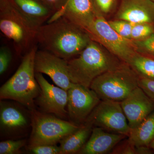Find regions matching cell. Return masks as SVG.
Returning <instances> with one entry per match:
<instances>
[{
	"label": "cell",
	"instance_id": "1",
	"mask_svg": "<svg viewBox=\"0 0 154 154\" xmlns=\"http://www.w3.org/2000/svg\"><path fill=\"white\" fill-rule=\"evenodd\" d=\"M91 40L86 31L63 17L42 25L36 35L40 50L65 60L79 54Z\"/></svg>",
	"mask_w": 154,
	"mask_h": 154
},
{
	"label": "cell",
	"instance_id": "2",
	"mask_svg": "<svg viewBox=\"0 0 154 154\" xmlns=\"http://www.w3.org/2000/svg\"><path fill=\"white\" fill-rule=\"evenodd\" d=\"M123 62L93 40L79 54L67 60L68 71L72 82L88 88L97 77L118 67Z\"/></svg>",
	"mask_w": 154,
	"mask_h": 154
},
{
	"label": "cell",
	"instance_id": "3",
	"mask_svg": "<svg viewBox=\"0 0 154 154\" xmlns=\"http://www.w3.org/2000/svg\"><path fill=\"white\" fill-rule=\"evenodd\" d=\"M37 45L24 54L17 71L0 88V99H11L33 110L34 102L40 92L36 79L34 60Z\"/></svg>",
	"mask_w": 154,
	"mask_h": 154
},
{
	"label": "cell",
	"instance_id": "4",
	"mask_svg": "<svg viewBox=\"0 0 154 154\" xmlns=\"http://www.w3.org/2000/svg\"><path fill=\"white\" fill-rule=\"evenodd\" d=\"M38 29L11 0H0V30L13 42L18 54H25L36 44Z\"/></svg>",
	"mask_w": 154,
	"mask_h": 154
},
{
	"label": "cell",
	"instance_id": "5",
	"mask_svg": "<svg viewBox=\"0 0 154 154\" xmlns=\"http://www.w3.org/2000/svg\"><path fill=\"white\" fill-rule=\"evenodd\" d=\"M139 79L132 68L123 62L118 67L97 77L90 88L101 100L121 102L139 87Z\"/></svg>",
	"mask_w": 154,
	"mask_h": 154
},
{
	"label": "cell",
	"instance_id": "6",
	"mask_svg": "<svg viewBox=\"0 0 154 154\" xmlns=\"http://www.w3.org/2000/svg\"><path fill=\"white\" fill-rule=\"evenodd\" d=\"M87 33L123 62L128 64L137 52L133 40L122 37L110 27L104 16L99 13Z\"/></svg>",
	"mask_w": 154,
	"mask_h": 154
},
{
	"label": "cell",
	"instance_id": "7",
	"mask_svg": "<svg viewBox=\"0 0 154 154\" xmlns=\"http://www.w3.org/2000/svg\"><path fill=\"white\" fill-rule=\"evenodd\" d=\"M32 131L29 148L42 145H55L79 129L81 125L38 113L33 110Z\"/></svg>",
	"mask_w": 154,
	"mask_h": 154
},
{
	"label": "cell",
	"instance_id": "8",
	"mask_svg": "<svg viewBox=\"0 0 154 154\" xmlns=\"http://www.w3.org/2000/svg\"><path fill=\"white\" fill-rule=\"evenodd\" d=\"M85 122L128 137L131 130L120 102L110 100H101Z\"/></svg>",
	"mask_w": 154,
	"mask_h": 154
},
{
	"label": "cell",
	"instance_id": "9",
	"mask_svg": "<svg viewBox=\"0 0 154 154\" xmlns=\"http://www.w3.org/2000/svg\"><path fill=\"white\" fill-rule=\"evenodd\" d=\"M67 92L68 116L72 122L82 125L101 100L91 88L79 84H74Z\"/></svg>",
	"mask_w": 154,
	"mask_h": 154
},
{
	"label": "cell",
	"instance_id": "10",
	"mask_svg": "<svg viewBox=\"0 0 154 154\" xmlns=\"http://www.w3.org/2000/svg\"><path fill=\"white\" fill-rule=\"evenodd\" d=\"M36 78L40 88L37 97L40 109L45 113L54 114L62 119L66 117L67 91L50 84L40 73H36Z\"/></svg>",
	"mask_w": 154,
	"mask_h": 154
},
{
	"label": "cell",
	"instance_id": "11",
	"mask_svg": "<svg viewBox=\"0 0 154 154\" xmlns=\"http://www.w3.org/2000/svg\"><path fill=\"white\" fill-rule=\"evenodd\" d=\"M99 13L93 0H65L47 22L63 17L87 32Z\"/></svg>",
	"mask_w": 154,
	"mask_h": 154
},
{
	"label": "cell",
	"instance_id": "12",
	"mask_svg": "<svg viewBox=\"0 0 154 154\" xmlns=\"http://www.w3.org/2000/svg\"><path fill=\"white\" fill-rule=\"evenodd\" d=\"M34 66L36 73L47 75L58 87L68 91L73 85L69 76L67 60L42 50H37Z\"/></svg>",
	"mask_w": 154,
	"mask_h": 154
},
{
	"label": "cell",
	"instance_id": "13",
	"mask_svg": "<svg viewBox=\"0 0 154 154\" xmlns=\"http://www.w3.org/2000/svg\"><path fill=\"white\" fill-rule=\"evenodd\" d=\"M120 103L131 129L139 125L154 110V101L140 87Z\"/></svg>",
	"mask_w": 154,
	"mask_h": 154
},
{
	"label": "cell",
	"instance_id": "14",
	"mask_svg": "<svg viewBox=\"0 0 154 154\" xmlns=\"http://www.w3.org/2000/svg\"><path fill=\"white\" fill-rule=\"evenodd\" d=\"M115 18L133 24H154V2L151 0H122Z\"/></svg>",
	"mask_w": 154,
	"mask_h": 154
},
{
	"label": "cell",
	"instance_id": "15",
	"mask_svg": "<svg viewBox=\"0 0 154 154\" xmlns=\"http://www.w3.org/2000/svg\"><path fill=\"white\" fill-rule=\"evenodd\" d=\"M126 137H128L125 135L108 132L101 128L94 127L90 137L78 154L108 153Z\"/></svg>",
	"mask_w": 154,
	"mask_h": 154
},
{
	"label": "cell",
	"instance_id": "16",
	"mask_svg": "<svg viewBox=\"0 0 154 154\" xmlns=\"http://www.w3.org/2000/svg\"><path fill=\"white\" fill-rule=\"evenodd\" d=\"M30 23L38 29L52 17L55 10L42 0H11Z\"/></svg>",
	"mask_w": 154,
	"mask_h": 154
},
{
	"label": "cell",
	"instance_id": "17",
	"mask_svg": "<svg viewBox=\"0 0 154 154\" xmlns=\"http://www.w3.org/2000/svg\"><path fill=\"white\" fill-rule=\"evenodd\" d=\"M94 126L85 122L74 132L60 141V154L78 153L88 141Z\"/></svg>",
	"mask_w": 154,
	"mask_h": 154
},
{
	"label": "cell",
	"instance_id": "18",
	"mask_svg": "<svg viewBox=\"0 0 154 154\" xmlns=\"http://www.w3.org/2000/svg\"><path fill=\"white\" fill-rule=\"evenodd\" d=\"M0 124L1 129L10 132L26 127L28 119L17 107L1 103Z\"/></svg>",
	"mask_w": 154,
	"mask_h": 154
},
{
	"label": "cell",
	"instance_id": "19",
	"mask_svg": "<svg viewBox=\"0 0 154 154\" xmlns=\"http://www.w3.org/2000/svg\"><path fill=\"white\" fill-rule=\"evenodd\" d=\"M128 138L135 146L150 148L154 143V110L139 125L131 130Z\"/></svg>",
	"mask_w": 154,
	"mask_h": 154
},
{
	"label": "cell",
	"instance_id": "20",
	"mask_svg": "<svg viewBox=\"0 0 154 154\" xmlns=\"http://www.w3.org/2000/svg\"><path fill=\"white\" fill-rule=\"evenodd\" d=\"M128 64L140 77L154 81V57L137 52Z\"/></svg>",
	"mask_w": 154,
	"mask_h": 154
},
{
	"label": "cell",
	"instance_id": "21",
	"mask_svg": "<svg viewBox=\"0 0 154 154\" xmlns=\"http://www.w3.org/2000/svg\"><path fill=\"white\" fill-rule=\"evenodd\" d=\"M154 33V24L148 23L134 24L131 33V39L139 41L148 38Z\"/></svg>",
	"mask_w": 154,
	"mask_h": 154
},
{
	"label": "cell",
	"instance_id": "22",
	"mask_svg": "<svg viewBox=\"0 0 154 154\" xmlns=\"http://www.w3.org/2000/svg\"><path fill=\"white\" fill-rule=\"evenodd\" d=\"M107 22L110 27L120 36L131 39V30L133 23L126 20L117 19Z\"/></svg>",
	"mask_w": 154,
	"mask_h": 154
},
{
	"label": "cell",
	"instance_id": "23",
	"mask_svg": "<svg viewBox=\"0 0 154 154\" xmlns=\"http://www.w3.org/2000/svg\"><path fill=\"white\" fill-rule=\"evenodd\" d=\"M133 41L137 52L154 57V33L143 40Z\"/></svg>",
	"mask_w": 154,
	"mask_h": 154
},
{
	"label": "cell",
	"instance_id": "24",
	"mask_svg": "<svg viewBox=\"0 0 154 154\" xmlns=\"http://www.w3.org/2000/svg\"><path fill=\"white\" fill-rule=\"evenodd\" d=\"M24 140H8L0 143V154H14L19 152L26 143Z\"/></svg>",
	"mask_w": 154,
	"mask_h": 154
},
{
	"label": "cell",
	"instance_id": "25",
	"mask_svg": "<svg viewBox=\"0 0 154 154\" xmlns=\"http://www.w3.org/2000/svg\"><path fill=\"white\" fill-rule=\"evenodd\" d=\"M123 140L119 143L111 151V154H137V148L127 139Z\"/></svg>",
	"mask_w": 154,
	"mask_h": 154
},
{
	"label": "cell",
	"instance_id": "26",
	"mask_svg": "<svg viewBox=\"0 0 154 154\" xmlns=\"http://www.w3.org/2000/svg\"><path fill=\"white\" fill-rule=\"evenodd\" d=\"M11 50L7 46H4L0 49V75H2L8 68L12 60Z\"/></svg>",
	"mask_w": 154,
	"mask_h": 154
},
{
	"label": "cell",
	"instance_id": "27",
	"mask_svg": "<svg viewBox=\"0 0 154 154\" xmlns=\"http://www.w3.org/2000/svg\"><path fill=\"white\" fill-rule=\"evenodd\" d=\"M30 152L34 154H60V146L55 145H42L29 148Z\"/></svg>",
	"mask_w": 154,
	"mask_h": 154
},
{
	"label": "cell",
	"instance_id": "28",
	"mask_svg": "<svg viewBox=\"0 0 154 154\" xmlns=\"http://www.w3.org/2000/svg\"><path fill=\"white\" fill-rule=\"evenodd\" d=\"M95 8L104 16L110 13L115 7L116 0H93Z\"/></svg>",
	"mask_w": 154,
	"mask_h": 154
},
{
	"label": "cell",
	"instance_id": "29",
	"mask_svg": "<svg viewBox=\"0 0 154 154\" xmlns=\"http://www.w3.org/2000/svg\"><path fill=\"white\" fill-rule=\"evenodd\" d=\"M139 86L154 101V81L140 77Z\"/></svg>",
	"mask_w": 154,
	"mask_h": 154
},
{
	"label": "cell",
	"instance_id": "30",
	"mask_svg": "<svg viewBox=\"0 0 154 154\" xmlns=\"http://www.w3.org/2000/svg\"><path fill=\"white\" fill-rule=\"evenodd\" d=\"M56 11L60 8L65 0H42Z\"/></svg>",
	"mask_w": 154,
	"mask_h": 154
},
{
	"label": "cell",
	"instance_id": "31",
	"mask_svg": "<svg viewBox=\"0 0 154 154\" xmlns=\"http://www.w3.org/2000/svg\"><path fill=\"white\" fill-rule=\"evenodd\" d=\"M151 1H153V2H154V0H151Z\"/></svg>",
	"mask_w": 154,
	"mask_h": 154
}]
</instances>
